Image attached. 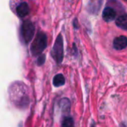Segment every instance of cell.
<instances>
[{
    "mask_svg": "<svg viewBox=\"0 0 127 127\" xmlns=\"http://www.w3.org/2000/svg\"><path fill=\"white\" fill-rule=\"evenodd\" d=\"M35 33V27L31 20H25L21 27V36L25 44H28Z\"/></svg>",
    "mask_w": 127,
    "mask_h": 127,
    "instance_id": "3",
    "label": "cell"
},
{
    "mask_svg": "<svg viewBox=\"0 0 127 127\" xmlns=\"http://www.w3.org/2000/svg\"><path fill=\"white\" fill-rule=\"evenodd\" d=\"M113 47L115 50H123L127 47V37L125 36H120L115 38L113 41Z\"/></svg>",
    "mask_w": 127,
    "mask_h": 127,
    "instance_id": "4",
    "label": "cell"
},
{
    "mask_svg": "<svg viewBox=\"0 0 127 127\" xmlns=\"http://www.w3.org/2000/svg\"><path fill=\"white\" fill-rule=\"evenodd\" d=\"M45 60V56L44 54H40L39 55V57L37 59V65H42L44 64Z\"/></svg>",
    "mask_w": 127,
    "mask_h": 127,
    "instance_id": "10",
    "label": "cell"
},
{
    "mask_svg": "<svg viewBox=\"0 0 127 127\" xmlns=\"http://www.w3.org/2000/svg\"><path fill=\"white\" fill-rule=\"evenodd\" d=\"M116 14H117L116 11L113 8H112L110 7H107L103 10L102 16H103V20L109 22L113 21L115 19Z\"/></svg>",
    "mask_w": 127,
    "mask_h": 127,
    "instance_id": "5",
    "label": "cell"
},
{
    "mask_svg": "<svg viewBox=\"0 0 127 127\" xmlns=\"http://www.w3.org/2000/svg\"><path fill=\"white\" fill-rule=\"evenodd\" d=\"M65 77L62 74H58L54 76L53 79V84L55 87L62 86L65 84Z\"/></svg>",
    "mask_w": 127,
    "mask_h": 127,
    "instance_id": "8",
    "label": "cell"
},
{
    "mask_svg": "<svg viewBox=\"0 0 127 127\" xmlns=\"http://www.w3.org/2000/svg\"><path fill=\"white\" fill-rule=\"evenodd\" d=\"M73 126H74V121L70 117L65 118L62 123V127H73Z\"/></svg>",
    "mask_w": 127,
    "mask_h": 127,
    "instance_id": "9",
    "label": "cell"
},
{
    "mask_svg": "<svg viewBox=\"0 0 127 127\" xmlns=\"http://www.w3.org/2000/svg\"><path fill=\"white\" fill-rule=\"evenodd\" d=\"M115 23L120 28L127 31V14H124L118 17Z\"/></svg>",
    "mask_w": 127,
    "mask_h": 127,
    "instance_id": "7",
    "label": "cell"
},
{
    "mask_svg": "<svg viewBox=\"0 0 127 127\" xmlns=\"http://www.w3.org/2000/svg\"><path fill=\"white\" fill-rule=\"evenodd\" d=\"M125 1H127V0H125Z\"/></svg>",
    "mask_w": 127,
    "mask_h": 127,
    "instance_id": "11",
    "label": "cell"
},
{
    "mask_svg": "<svg viewBox=\"0 0 127 127\" xmlns=\"http://www.w3.org/2000/svg\"><path fill=\"white\" fill-rule=\"evenodd\" d=\"M47 47V36L43 32H38L36 38L31 45V52L33 56H39L42 54Z\"/></svg>",
    "mask_w": 127,
    "mask_h": 127,
    "instance_id": "1",
    "label": "cell"
},
{
    "mask_svg": "<svg viewBox=\"0 0 127 127\" xmlns=\"http://www.w3.org/2000/svg\"><path fill=\"white\" fill-rule=\"evenodd\" d=\"M63 39L61 34H59L55 40L51 51V56L57 63L60 64L63 60Z\"/></svg>",
    "mask_w": 127,
    "mask_h": 127,
    "instance_id": "2",
    "label": "cell"
},
{
    "mask_svg": "<svg viewBox=\"0 0 127 127\" xmlns=\"http://www.w3.org/2000/svg\"><path fill=\"white\" fill-rule=\"evenodd\" d=\"M29 12L30 8L26 2H22L16 7V13L21 18H23L28 15Z\"/></svg>",
    "mask_w": 127,
    "mask_h": 127,
    "instance_id": "6",
    "label": "cell"
}]
</instances>
